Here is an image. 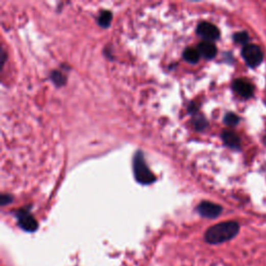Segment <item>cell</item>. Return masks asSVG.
<instances>
[{"instance_id":"16","label":"cell","mask_w":266,"mask_h":266,"mask_svg":"<svg viewBox=\"0 0 266 266\" xmlns=\"http://www.w3.org/2000/svg\"><path fill=\"white\" fill-rule=\"evenodd\" d=\"M12 200H13V198L11 196H9V195H3L2 198H0V201H2V205L3 206L11 203Z\"/></svg>"},{"instance_id":"6","label":"cell","mask_w":266,"mask_h":266,"mask_svg":"<svg viewBox=\"0 0 266 266\" xmlns=\"http://www.w3.org/2000/svg\"><path fill=\"white\" fill-rule=\"evenodd\" d=\"M198 211L204 217L216 219L222 213L223 208H222V206H220L217 204L204 201L198 206Z\"/></svg>"},{"instance_id":"8","label":"cell","mask_w":266,"mask_h":266,"mask_svg":"<svg viewBox=\"0 0 266 266\" xmlns=\"http://www.w3.org/2000/svg\"><path fill=\"white\" fill-rule=\"evenodd\" d=\"M222 138L224 143L231 149L240 150V138L235 132L225 130L222 133Z\"/></svg>"},{"instance_id":"3","label":"cell","mask_w":266,"mask_h":266,"mask_svg":"<svg viewBox=\"0 0 266 266\" xmlns=\"http://www.w3.org/2000/svg\"><path fill=\"white\" fill-rule=\"evenodd\" d=\"M241 55L247 65L251 68L258 67L263 61V52L258 45L249 44L241 50Z\"/></svg>"},{"instance_id":"15","label":"cell","mask_w":266,"mask_h":266,"mask_svg":"<svg viewBox=\"0 0 266 266\" xmlns=\"http://www.w3.org/2000/svg\"><path fill=\"white\" fill-rule=\"evenodd\" d=\"M195 126L198 130H203L207 127V121L204 119L203 116H199L196 119V122H195Z\"/></svg>"},{"instance_id":"7","label":"cell","mask_w":266,"mask_h":266,"mask_svg":"<svg viewBox=\"0 0 266 266\" xmlns=\"http://www.w3.org/2000/svg\"><path fill=\"white\" fill-rule=\"evenodd\" d=\"M233 90L243 98H251L254 94V86L245 79H236L233 81Z\"/></svg>"},{"instance_id":"5","label":"cell","mask_w":266,"mask_h":266,"mask_svg":"<svg viewBox=\"0 0 266 266\" xmlns=\"http://www.w3.org/2000/svg\"><path fill=\"white\" fill-rule=\"evenodd\" d=\"M17 220L19 226L27 232H35L38 229V222L25 209H21L17 212Z\"/></svg>"},{"instance_id":"10","label":"cell","mask_w":266,"mask_h":266,"mask_svg":"<svg viewBox=\"0 0 266 266\" xmlns=\"http://www.w3.org/2000/svg\"><path fill=\"white\" fill-rule=\"evenodd\" d=\"M184 60L190 64H196L199 62V58H200V53L197 49H192V48H187L184 53Z\"/></svg>"},{"instance_id":"4","label":"cell","mask_w":266,"mask_h":266,"mask_svg":"<svg viewBox=\"0 0 266 266\" xmlns=\"http://www.w3.org/2000/svg\"><path fill=\"white\" fill-rule=\"evenodd\" d=\"M197 34L207 42H212L220 38V29L212 23L202 22L197 27Z\"/></svg>"},{"instance_id":"13","label":"cell","mask_w":266,"mask_h":266,"mask_svg":"<svg viewBox=\"0 0 266 266\" xmlns=\"http://www.w3.org/2000/svg\"><path fill=\"white\" fill-rule=\"evenodd\" d=\"M224 122L228 126H236L240 122V119H239V116L237 114H235L233 112H229L225 115Z\"/></svg>"},{"instance_id":"2","label":"cell","mask_w":266,"mask_h":266,"mask_svg":"<svg viewBox=\"0 0 266 266\" xmlns=\"http://www.w3.org/2000/svg\"><path fill=\"white\" fill-rule=\"evenodd\" d=\"M133 170L135 179L140 184H151L156 180V177L154 176V174L148 167L141 152H137L134 157Z\"/></svg>"},{"instance_id":"11","label":"cell","mask_w":266,"mask_h":266,"mask_svg":"<svg viewBox=\"0 0 266 266\" xmlns=\"http://www.w3.org/2000/svg\"><path fill=\"white\" fill-rule=\"evenodd\" d=\"M111 20H112V14L109 12V11H103L101 12V14L99 15V18H98V24L103 27V28H106L110 25L111 23Z\"/></svg>"},{"instance_id":"14","label":"cell","mask_w":266,"mask_h":266,"mask_svg":"<svg viewBox=\"0 0 266 266\" xmlns=\"http://www.w3.org/2000/svg\"><path fill=\"white\" fill-rule=\"evenodd\" d=\"M51 79H52V81H53L56 85H58V86L64 85L65 82H66L65 76H64L61 72H58V71H53V72L51 73Z\"/></svg>"},{"instance_id":"12","label":"cell","mask_w":266,"mask_h":266,"mask_svg":"<svg viewBox=\"0 0 266 266\" xmlns=\"http://www.w3.org/2000/svg\"><path fill=\"white\" fill-rule=\"evenodd\" d=\"M233 39H234V41H235L236 43L244 45V47L247 46V45H249V42H250V36H249V34H248L247 32L236 33V34L234 35Z\"/></svg>"},{"instance_id":"9","label":"cell","mask_w":266,"mask_h":266,"mask_svg":"<svg viewBox=\"0 0 266 266\" xmlns=\"http://www.w3.org/2000/svg\"><path fill=\"white\" fill-rule=\"evenodd\" d=\"M197 50L199 51L200 55L204 56L205 58H208V60H211V58L215 57V55L217 53L216 46L212 42H207V41L200 43L198 45Z\"/></svg>"},{"instance_id":"1","label":"cell","mask_w":266,"mask_h":266,"mask_svg":"<svg viewBox=\"0 0 266 266\" xmlns=\"http://www.w3.org/2000/svg\"><path fill=\"white\" fill-rule=\"evenodd\" d=\"M239 231L240 225L237 222H223L210 227L206 231L205 240L210 245H221L235 238Z\"/></svg>"}]
</instances>
